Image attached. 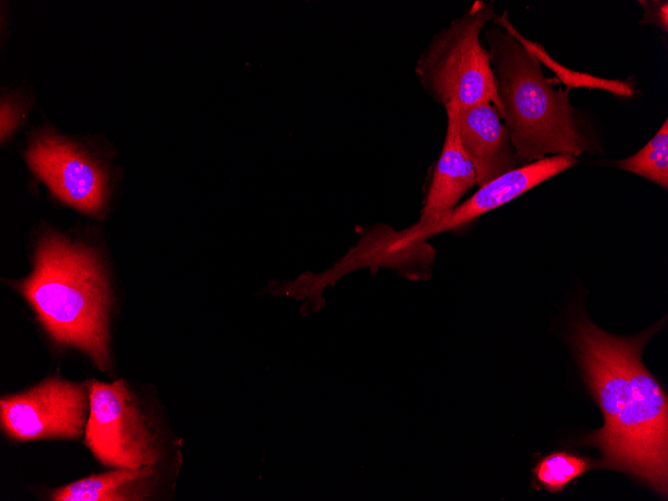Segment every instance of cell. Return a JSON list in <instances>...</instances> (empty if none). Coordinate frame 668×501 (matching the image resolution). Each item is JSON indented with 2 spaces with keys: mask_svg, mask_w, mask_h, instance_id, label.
<instances>
[{
  "mask_svg": "<svg viewBox=\"0 0 668 501\" xmlns=\"http://www.w3.org/2000/svg\"><path fill=\"white\" fill-rule=\"evenodd\" d=\"M660 326L619 337L579 316L572 342L604 418V425L583 440L601 451L598 468L630 474L667 498L668 399L641 358Z\"/></svg>",
  "mask_w": 668,
  "mask_h": 501,
  "instance_id": "cell-1",
  "label": "cell"
},
{
  "mask_svg": "<svg viewBox=\"0 0 668 501\" xmlns=\"http://www.w3.org/2000/svg\"><path fill=\"white\" fill-rule=\"evenodd\" d=\"M18 290L56 344L81 350L102 372L110 369V289L92 250L47 234Z\"/></svg>",
  "mask_w": 668,
  "mask_h": 501,
  "instance_id": "cell-2",
  "label": "cell"
},
{
  "mask_svg": "<svg viewBox=\"0 0 668 501\" xmlns=\"http://www.w3.org/2000/svg\"><path fill=\"white\" fill-rule=\"evenodd\" d=\"M494 72L497 112L521 162L592 150L568 91L555 89L537 56L499 25L483 35Z\"/></svg>",
  "mask_w": 668,
  "mask_h": 501,
  "instance_id": "cell-3",
  "label": "cell"
},
{
  "mask_svg": "<svg viewBox=\"0 0 668 501\" xmlns=\"http://www.w3.org/2000/svg\"><path fill=\"white\" fill-rule=\"evenodd\" d=\"M495 17L494 5L475 1L433 36L419 55L415 72L437 103L457 110L482 102L498 107L494 72L480 36Z\"/></svg>",
  "mask_w": 668,
  "mask_h": 501,
  "instance_id": "cell-4",
  "label": "cell"
},
{
  "mask_svg": "<svg viewBox=\"0 0 668 501\" xmlns=\"http://www.w3.org/2000/svg\"><path fill=\"white\" fill-rule=\"evenodd\" d=\"M87 382L90 411L84 444L94 458L111 468L156 466L163 454L157 433L127 381Z\"/></svg>",
  "mask_w": 668,
  "mask_h": 501,
  "instance_id": "cell-5",
  "label": "cell"
},
{
  "mask_svg": "<svg viewBox=\"0 0 668 501\" xmlns=\"http://www.w3.org/2000/svg\"><path fill=\"white\" fill-rule=\"evenodd\" d=\"M89 411L88 382L53 375L29 389L2 395L0 426L15 442L74 440L84 435Z\"/></svg>",
  "mask_w": 668,
  "mask_h": 501,
  "instance_id": "cell-6",
  "label": "cell"
},
{
  "mask_svg": "<svg viewBox=\"0 0 668 501\" xmlns=\"http://www.w3.org/2000/svg\"><path fill=\"white\" fill-rule=\"evenodd\" d=\"M25 156L32 171L59 200L88 215L102 214L109 177L83 146L43 128L32 136Z\"/></svg>",
  "mask_w": 668,
  "mask_h": 501,
  "instance_id": "cell-7",
  "label": "cell"
},
{
  "mask_svg": "<svg viewBox=\"0 0 668 501\" xmlns=\"http://www.w3.org/2000/svg\"><path fill=\"white\" fill-rule=\"evenodd\" d=\"M452 111L460 143L472 161L477 186L520 165L509 132L491 102Z\"/></svg>",
  "mask_w": 668,
  "mask_h": 501,
  "instance_id": "cell-8",
  "label": "cell"
},
{
  "mask_svg": "<svg viewBox=\"0 0 668 501\" xmlns=\"http://www.w3.org/2000/svg\"><path fill=\"white\" fill-rule=\"evenodd\" d=\"M576 164L571 155H553L525 163L478 187L466 201L460 203L447 219L434 226L428 238L445 231H456L481 215L494 210L553 176Z\"/></svg>",
  "mask_w": 668,
  "mask_h": 501,
  "instance_id": "cell-9",
  "label": "cell"
},
{
  "mask_svg": "<svg viewBox=\"0 0 668 501\" xmlns=\"http://www.w3.org/2000/svg\"><path fill=\"white\" fill-rule=\"evenodd\" d=\"M160 473L155 466L117 467L51 491L52 501H144L156 492Z\"/></svg>",
  "mask_w": 668,
  "mask_h": 501,
  "instance_id": "cell-10",
  "label": "cell"
},
{
  "mask_svg": "<svg viewBox=\"0 0 668 501\" xmlns=\"http://www.w3.org/2000/svg\"><path fill=\"white\" fill-rule=\"evenodd\" d=\"M598 466L591 458L566 450L540 458L532 469L534 482L551 492H562L575 479Z\"/></svg>",
  "mask_w": 668,
  "mask_h": 501,
  "instance_id": "cell-11",
  "label": "cell"
},
{
  "mask_svg": "<svg viewBox=\"0 0 668 501\" xmlns=\"http://www.w3.org/2000/svg\"><path fill=\"white\" fill-rule=\"evenodd\" d=\"M617 167L644 177L668 188V120L667 118L656 134L635 154L619 160Z\"/></svg>",
  "mask_w": 668,
  "mask_h": 501,
  "instance_id": "cell-12",
  "label": "cell"
},
{
  "mask_svg": "<svg viewBox=\"0 0 668 501\" xmlns=\"http://www.w3.org/2000/svg\"><path fill=\"white\" fill-rule=\"evenodd\" d=\"M492 21L494 24L506 29L520 43L529 48L537 56L539 61L541 60L545 62V64L548 65L549 68H552L569 86L597 87L607 89L615 94L622 96L632 95V88L629 84H626V82L605 80L590 76L588 74H580L575 72L572 74H567L565 68H562V66L558 65L557 62H554L552 58H550L549 55L545 52L542 46L523 37V35L512 25L506 12H504L503 15H495Z\"/></svg>",
  "mask_w": 668,
  "mask_h": 501,
  "instance_id": "cell-13",
  "label": "cell"
},
{
  "mask_svg": "<svg viewBox=\"0 0 668 501\" xmlns=\"http://www.w3.org/2000/svg\"><path fill=\"white\" fill-rule=\"evenodd\" d=\"M28 99L19 93L5 94L1 100V140L7 139L22 123Z\"/></svg>",
  "mask_w": 668,
  "mask_h": 501,
  "instance_id": "cell-14",
  "label": "cell"
},
{
  "mask_svg": "<svg viewBox=\"0 0 668 501\" xmlns=\"http://www.w3.org/2000/svg\"><path fill=\"white\" fill-rule=\"evenodd\" d=\"M643 8L640 24L655 25L663 31L668 30V2L667 1H639Z\"/></svg>",
  "mask_w": 668,
  "mask_h": 501,
  "instance_id": "cell-15",
  "label": "cell"
}]
</instances>
